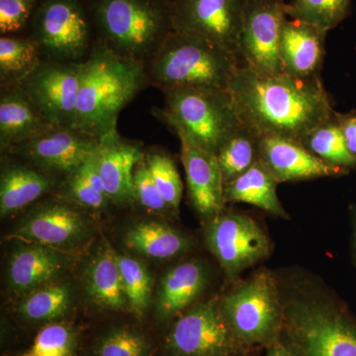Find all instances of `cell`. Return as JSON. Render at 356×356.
Returning a JSON list of instances; mask_svg holds the SVG:
<instances>
[{"instance_id": "cell-1", "label": "cell", "mask_w": 356, "mask_h": 356, "mask_svg": "<svg viewBox=\"0 0 356 356\" xmlns=\"http://www.w3.org/2000/svg\"><path fill=\"white\" fill-rule=\"evenodd\" d=\"M229 91L241 121L259 136H281L301 142L337 112L321 77L266 74L242 63Z\"/></svg>"}, {"instance_id": "cell-2", "label": "cell", "mask_w": 356, "mask_h": 356, "mask_svg": "<svg viewBox=\"0 0 356 356\" xmlns=\"http://www.w3.org/2000/svg\"><path fill=\"white\" fill-rule=\"evenodd\" d=\"M147 81L144 65L122 58L96 41L81 63L74 128L99 142L118 133L119 114Z\"/></svg>"}, {"instance_id": "cell-3", "label": "cell", "mask_w": 356, "mask_h": 356, "mask_svg": "<svg viewBox=\"0 0 356 356\" xmlns=\"http://www.w3.org/2000/svg\"><path fill=\"white\" fill-rule=\"evenodd\" d=\"M97 42L147 67L173 31L172 0H93Z\"/></svg>"}, {"instance_id": "cell-4", "label": "cell", "mask_w": 356, "mask_h": 356, "mask_svg": "<svg viewBox=\"0 0 356 356\" xmlns=\"http://www.w3.org/2000/svg\"><path fill=\"white\" fill-rule=\"evenodd\" d=\"M242 62L206 40L172 31L146 67L147 81L161 89L229 90Z\"/></svg>"}, {"instance_id": "cell-5", "label": "cell", "mask_w": 356, "mask_h": 356, "mask_svg": "<svg viewBox=\"0 0 356 356\" xmlns=\"http://www.w3.org/2000/svg\"><path fill=\"white\" fill-rule=\"evenodd\" d=\"M163 93L165 107L154 110L156 116L210 153L217 154L242 124L229 90L172 88Z\"/></svg>"}, {"instance_id": "cell-6", "label": "cell", "mask_w": 356, "mask_h": 356, "mask_svg": "<svg viewBox=\"0 0 356 356\" xmlns=\"http://www.w3.org/2000/svg\"><path fill=\"white\" fill-rule=\"evenodd\" d=\"M282 336L298 356H356V324L325 300L298 297L284 303Z\"/></svg>"}, {"instance_id": "cell-7", "label": "cell", "mask_w": 356, "mask_h": 356, "mask_svg": "<svg viewBox=\"0 0 356 356\" xmlns=\"http://www.w3.org/2000/svg\"><path fill=\"white\" fill-rule=\"evenodd\" d=\"M220 303L229 327L248 350L267 348L282 336L284 303L269 271L254 273Z\"/></svg>"}, {"instance_id": "cell-8", "label": "cell", "mask_w": 356, "mask_h": 356, "mask_svg": "<svg viewBox=\"0 0 356 356\" xmlns=\"http://www.w3.org/2000/svg\"><path fill=\"white\" fill-rule=\"evenodd\" d=\"M32 30L43 60L81 63L92 48L90 25L79 0H40Z\"/></svg>"}, {"instance_id": "cell-9", "label": "cell", "mask_w": 356, "mask_h": 356, "mask_svg": "<svg viewBox=\"0 0 356 356\" xmlns=\"http://www.w3.org/2000/svg\"><path fill=\"white\" fill-rule=\"evenodd\" d=\"M170 356H247L217 298L196 304L173 323L166 337Z\"/></svg>"}, {"instance_id": "cell-10", "label": "cell", "mask_w": 356, "mask_h": 356, "mask_svg": "<svg viewBox=\"0 0 356 356\" xmlns=\"http://www.w3.org/2000/svg\"><path fill=\"white\" fill-rule=\"evenodd\" d=\"M206 245L229 280L264 261L271 243L264 229L252 218L238 213H220L208 220Z\"/></svg>"}, {"instance_id": "cell-11", "label": "cell", "mask_w": 356, "mask_h": 356, "mask_svg": "<svg viewBox=\"0 0 356 356\" xmlns=\"http://www.w3.org/2000/svg\"><path fill=\"white\" fill-rule=\"evenodd\" d=\"M81 63L43 60L20 84L53 127L74 128Z\"/></svg>"}, {"instance_id": "cell-12", "label": "cell", "mask_w": 356, "mask_h": 356, "mask_svg": "<svg viewBox=\"0 0 356 356\" xmlns=\"http://www.w3.org/2000/svg\"><path fill=\"white\" fill-rule=\"evenodd\" d=\"M245 0H172L173 31L218 44L238 56Z\"/></svg>"}, {"instance_id": "cell-13", "label": "cell", "mask_w": 356, "mask_h": 356, "mask_svg": "<svg viewBox=\"0 0 356 356\" xmlns=\"http://www.w3.org/2000/svg\"><path fill=\"white\" fill-rule=\"evenodd\" d=\"M286 6L283 0H245L238 46L243 65L266 74L283 72L280 46Z\"/></svg>"}, {"instance_id": "cell-14", "label": "cell", "mask_w": 356, "mask_h": 356, "mask_svg": "<svg viewBox=\"0 0 356 356\" xmlns=\"http://www.w3.org/2000/svg\"><path fill=\"white\" fill-rule=\"evenodd\" d=\"M100 142L76 128H51L13 146V154L44 172L69 177L97 154Z\"/></svg>"}, {"instance_id": "cell-15", "label": "cell", "mask_w": 356, "mask_h": 356, "mask_svg": "<svg viewBox=\"0 0 356 356\" xmlns=\"http://www.w3.org/2000/svg\"><path fill=\"white\" fill-rule=\"evenodd\" d=\"M90 229L79 210L63 201H50L33 208L13 232L25 243L69 250L88 240Z\"/></svg>"}, {"instance_id": "cell-16", "label": "cell", "mask_w": 356, "mask_h": 356, "mask_svg": "<svg viewBox=\"0 0 356 356\" xmlns=\"http://www.w3.org/2000/svg\"><path fill=\"white\" fill-rule=\"evenodd\" d=\"M175 133L180 140V159L191 205L204 219H212L222 212L226 204L224 178L216 154L198 146L185 134Z\"/></svg>"}, {"instance_id": "cell-17", "label": "cell", "mask_w": 356, "mask_h": 356, "mask_svg": "<svg viewBox=\"0 0 356 356\" xmlns=\"http://www.w3.org/2000/svg\"><path fill=\"white\" fill-rule=\"evenodd\" d=\"M259 159L280 184L337 177L348 173L325 163L299 140L281 136H259Z\"/></svg>"}, {"instance_id": "cell-18", "label": "cell", "mask_w": 356, "mask_h": 356, "mask_svg": "<svg viewBox=\"0 0 356 356\" xmlns=\"http://www.w3.org/2000/svg\"><path fill=\"white\" fill-rule=\"evenodd\" d=\"M327 34L310 23L287 16L283 23L280 46L283 72L298 79L321 77Z\"/></svg>"}, {"instance_id": "cell-19", "label": "cell", "mask_w": 356, "mask_h": 356, "mask_svg": "<svg viewBox=\"0 0 356 356\" xmlns=\"http://www.w3.org/2000/svg\"><path fill=\"white\" fill-rule=\"evenodd\" d=\"M65 266V259L60 250L34 243L18 245L9 255V287L17 294L27 296L56 282Z\"/></svg>"}, {"instance_id": "cell-20", "label": "cell", "mask_w": 356, "mask_h": 356, "mask_svg": "<svg viewBox=\"0 0 356 356\" xmlns=\"http://www.w3.org/2000/svg\"><path fill=\"white\" fill-rule=\"evenodd\" d=\"M144 158L139 146L122 139L118 133L100 140L96 161L110 202H135L134 170Z\"/></svg>"}, {"instance_id": "cell-21", "label": "cell", "mask_w": 356, "mask_h": 356, "mask_svg": "<svg viewBox=\"0 0 356 356\" xmlns=\"http://www.w3.org/2000/svg\"><path fill=\"white\" fill-rule=\"evenodd\" d=\"M53 128L20 86H1L0 147L2 152Z\"/></svg>"}, {"instance_id": "cell-22", "label": "cell", "mask_w": 356, "mask_h": 356, "mask_svg": "<svg viewBox=\"0 0 356 356\" xmlns=\"http://www.w3.org/2000/svg\"><path fill=\"white\" fill-rule=\"evenodd\" d=\"M207 267L200 261H188L173 266L161 278L156 299L161 320L181 315L207 287Z\"/></svg>"}, {"instance_id": "cell-23", "label": "cell", "mask_w": 356, "mask_h": 356, "mask_svg": "<svg viewBox=\"0 0 356 356\" xmlns=\"http://www.w3.org/2000/svg\"><path fill=\"white\" fill-rule=\"evenodd\" d=\"M55 175L24 163H3L0 175V214L8 216L31 205L53 191Z\"/></svg>"}, {"instance_id": "cell-24", "label": "cell", "mask_w": 356, "mask_h": 356, "mask_svg": "<svg viewBox=\"0 0 356 356\" xmlns=\"http://www.w3.org/2000/svg\"><path fill=\"white\" fill-rule=\"evenodd\" d=\"M84 288L89 299L98 307L115 311L128 308L118 254L108 245H103L89 262Z\"/></svg>"}, {"instance_id": "cell-25", "label": "cell", "mask_w": 356, "mask_h": 356, "mask_svg": "<svg viewBox=\"0 0 356 356\" xmlns=\"http://www.w3.org/2000/svg\"><path fill=\"white\" fill-rule=\"evenodd\" d=\"M278 184L259 159L247 172L225 185V203L248 204L273 216L289 219L278 198Z\"/></svg>"}, {"instance_id": "cell-26", "label": "cell", "mask_w": 356, "mask_h": 356, "mask_svg": "<svg viewBox=\"0 0 356 356\" xmlns=\"http://www.w3.org/2000/svg\"><path fill=\"white\" fill-rule=\"evenodd\" d=\"M126 248L142 257L154 259H173L191 248V241L177 229L159 222L133 225L124 236Z\"/></svg>"}, {"instance_id": "cell-27", "label": "cell", "mask_w": 356, "mask_h": 356, "mask_svg": "<svg viewBox=\"0 0 356 356\" xmlns=\"http://www.w3.org/2000/svg\"><path fill=\"white\" fill-rule=\"evenodd\" d=\"M43 60L41 49L32 37L0 38L1 86H20Z\"/></svg>"}, {"instance_id": "cell-28", "label": "cell", "mask_w": 356, "mask_h": 356, "mask_svg": "<svg viewBox=\"0 0 356 356\" xmlns=\"http://www.w3.org/2000/svg\"><path fill=\"white\" fill-rule=\"evenodd\" d=\"M216 156L226 185L259 161V134L242 122L224 143Z\"/></svg>"}, {"instance_id": "cell-29", "label": "cell", "mask_w": 356, "mask_h": 356, "mask_svg": "<svg viewBox=\"0 0 356 356\" xmlns=\"http://www.w3.org/2000/svg\"><path fill=\"white\" fill-rule=\"evenodd\" d=\"M301 143L312 154L329 165L348 172L356 170L355 159L346 147L337 112L332 118L307 134Z\"/></svg>"}, {"instance_id": "cell-30", "label": "cell", "mask_w": 356, "mask_h": 356, "mask_svg": "<svg viewBox=\"0 0 356 356\" xmlns=\"http://www.w3.org/2000/svg\"><path fill=\"white\" fill-rule=\"evenodd\" d=\"M72 304V293L64 283H51L27 295L18 311L25 318L36 322L63 317Z\"/></svg>"}, {"instance_id": "cell-31", "label": "cell", "mask_w": 356, "mask_h": 356, "mask_svg": "<svg viewBox=\"0 0 356 356\" xmlns=\"http://www.w3.org/2000/svg\"><path fill=\"white\" fill-rule=\"evenodd\" d=\"M351 3L353 0H292L287 16L329 32L346 19Z\"/></svg>"}, {"instance_id": "cell-32", "label": "cell", "mask_w": 356, "mask_h": 356, "mask_svg": "<svg viewBox=\"0 0 356 356\" xmlns=\"http://www.w3.org/2000/svg\"><path fill=\"white\" fill-rule=\"evenodd\" d=\"M145 161L163 200L172 212H177L184 194V184L175 161L163 149H152L145 154Z\"/></svg>"}, {"instance_id": "cell-33", "label": "cell", "mask_w": 356, "mask_h": 356, "mask_svg": "<svg viewBox=\"0 0 356 356\" xmlns=\"http://www.w3.org/2000/svg\"><path fill=\"white\" fill-rule=\"evenodd\" d=\"M128 308L143 315L149 308L152 296V275L144 264L127 255L118 254Z\"/></svg>"}, {"instance_id": "cell-34", "label": "cell", "mask_w": 356, "mask_h": 356, "mask_svg": "<svg viewBox=\"0 0 356 356\" xmlns=\"http://www.w3.org/2000/svg\"><path fill=\"white\" fill-rule=\"evenodd\" d=\"M95 353L96 356H149V344L140 332L121 327L105 334Z\"/></svg>"}, {"instance_id": "cell-35", "label": "cell", "mask_w": 356, "mask_h": 356, "mask_svg": "<svg viewBox=\"0 0 356 356\" xmlns=\"http://www.w3.org/2000/svg\"><path fill=\"white\" fill-rule=\"evenodd\" d=\"M74 336L69 325L55 323L44 327L23 356H72Z\"/></svg>"}, {"instance_id": "cell-36", "label": "cell", "mask_w": 356, "mask_h": 356, "mask_svg": "<svg viewBox=\"0 0 356 356\" xmlns=\"http://www.w3.org/2000/svg\"><path fill=\"white\" fill-rule=\"evenodd\" d=\"M134 192L136 201L149 212L159 214L172 212L159 193L158 187L147 168L145 158L136 165L134 170Z\"/></svg>"}, {"instance_id": "cell-37", "label": "cell", "mask_w": 356, "mask_h": 356, "mask_svg": "<svg viewBox=\"0 0 356 356\" xmlns=\"http://www.w3.org/2000/svg\"><path fill=\"white\" fill-rule=\"evenodd\" d=\"M40 0H0V32L7 36L24 28Z\"/></svg>"}, {"instance_id": "cell-38", "label": "cell", "mask_w": 356, "mask_h": 356, "mask_svg": "<svg viewBox=\"0 0 356 356\" xmlns=\"http://www.w3.org/2000/svg\"><path fill=\"white\" fill-rule=\"evenodd\" d=\"M67 196L76 205L89 210H102L111 203L108 197L93 188L79 170L67 177Z\"/></svg>"}, {"instance_id": "cell-39", "label": "cell", "mask_w": 356, "mask_h": 356, "mask_svg": "<svg viewBox=\"0 0 356 356\" xmlns=\"http://www.w3.org/2000/svg\"><path fill=\"white\" fill-rule=\"evenodd\" d=\"M337 119L343 131L346 147L356 161V111L353 110L348 113L337 112Z\"/></svg>"}, {"instance_id": "cell-40", "label": "cell", "mask_w": 356, "mask_h": 356, "mask_svg": "<svg viewBox=\"0 0 356 356\" xmlns=\"http://www.w3.org/2000/svg\"><path fill=\"white\" fill-rule=\"evenodd\" d=\"M264 356H298L296 351L288 343L285 337L281 336L280 339L267 346Z\"/></svg>"}, {"instance_id": "cell-41", "label": "cell", "mask_w": 356, "mask_h": 356, "mask_svg": "<svg viewBox=\"0 0 356 356\" xmlns=\"http://www.w3.org/2000/svg\"><path fill=\"white\" fill-rule=\"evenodd\" d=\"M353 252H355L356 261V212L353 215Z\"/></svg>"}]
</instances>
